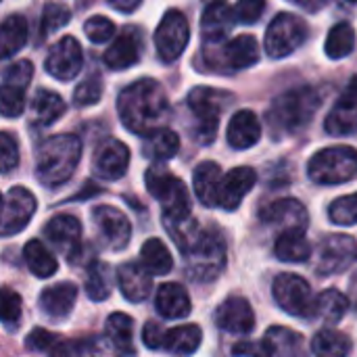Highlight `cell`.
Instances as JSON below:
<instances>
[{
	"label": "cell",
	"instance_id": "obj_2",
	"mask_svg": "<svg viewBox=\"0 0 357 357\" xmlns=\"http://www.w3.org/2000/svg\"><path fill=\"white\" fill-rule=\"evenodd\" d=\"M82 157V142L73 134H59L44 140L36 155V176L44 186H61L75 172Z\"/></svg>",
	"mask_w": 357,
	"mask_h": 357
},
{
	"label": "cell",
	"instance_id": "obj_21",
	"mask_svg": "<svg viewBox=\"0 0 357 357\" xmlns=\"http://www.w3.org/2000/svg\"><path fill=\"white\" fill-rule=\"evenodd\" d=\"M77 301V287L73 282H59L48 287L40 295V310L52 320H63L71 314Z\"/></svg>",
	"mask_w": 357,
	"mask_h": 357
},
{
	"label": "cell",
	"instance_id": "obj_25",
	"mask_svg": "<svg viewBox=\"0 0 357 357\" xmlns=\"http://www.w3.org/2000/svg\"><path fill=\"white\" fill-rule=\"evenodd\" d=\"M157 312L167 320H182L190 314V297L184 291V287L176 282L161 284L155 297Z\"/></svg>",
	"mask_w": 357,
	"mask_h": 357
},
{
	"label": "cell",
	"instance_id": "obj_45",
	"mask_svg": "<svg viewBox=\"0 0 357 357\" xmlns=\"http://www.w3.org/2000/svg\"><path fill=\"white\" fill-rule=\"evenodd\" d=\"M71 19V13L67 6L63 4H46L44 6V13H42V21H40V36L46 38L48 33L61 29L63 25H67Z\"/></svg>",
	"mask_w": 357,
	"mask_h": 357
},
{
	"label": "cell",
	"instance_id": "obj_23",
	"mask_svg": "<svg viewBox=\"0 0 357 357\" xmlns=\"http://www.w3.org/2000/svg\"><path fill=\"white\" fill-rule=\"evenodd\" d=\"M261 138V126L259 119L253 111L243 109L232 115L228 123V144L236 151L251 149L259 142Z\"/></svg>",
	"mask_w": 357,
	"mask_h": 357
},
{
	"label": "cell",
	"instance_id": "obj_36",
	"mask_svg": "<svg viewBox=\"0 0 357 357\" xmlns=\"http://www.w3.org/2000/svg\"><path fill=\"white\" fill-rule=\"evenodd\" d=\"M312 351L316 357H347L351 354V339L339 331L324 328L312 339Z\"/></svg>",
	"mask_w": 357,
	"mask_h": 357
},
{
	"label": "cell",
	"instance_id": "obj_57",
	"mask_svg": "<svg viewBox=\"0 0 357 357\" xmlns=\"http://www.w3.org/2000/svg\"><path fill=\"white\" fill-rule=\"evenodd\" d=\"M289 2H293V4H297V6H301L303 10H310V13L320 10L326 4V0H289Z\"/></svg>",
	"mask_w": 357,
	"mask_h": 357
},
{
	"label": "cell",
	"instance_id": "obj_44",
	"mask_svg": "<svg viewBox=\"0 0 357 357\" xmlns=\"http://www.w3.org/2000/svg\"><path fill=\"white\" fill-rule=\"evenodd\" d=\"M21 297L8 287H0V322L6 326H15L21 320Z\"/></svg>",
	"mask_w": 357,
	"mask_h": 357
},
{
	"label": "cell",
	"instance_id": "obj_18",
	"mask_svg": "<svg viewBox=\"0 0 357 357\" xmlns=\"http://www.w3.org/2000/svg\"><path fill=\"white\" fill-rule=\"evenodd\" d=\"M215 324L232 335H249L255 328V314L247 299L230 297L218 307Z\"/></svg>",
	"mask_w": 357,
	"mask_h": 357
},
{
	"label": "cell",
	"instance_id": "obj_4",
	"mask_svg": "<svg viewBox=\"0 0 357 357\" xmlns=\"http://www.w3.org/2000/svg\"><path fill=\"white\" fill-rule=\"evenodd\" d=\"M184 255L188 276L197 282H209L218 278L226 266V243L218 230L209 228L201 232L199 241Z\"/></svg>",
	"mask_w": 357,
	"mask_h": 357
},
{
	"label": "cell",
	"instance_id": "obj_27",
	"mask_svg": "<svg viewBox=\"0 0 357 357\" xmlns=\"http://www.w3.org/2000/svg\"><path fill=\"white\" fill-rule=\"evenodd\" d=\"M201 341H203L201 328L197 324H184V326H176L172 331H165L161 347L172 356L188 357L201 347Z\"/></svg>",
	"mask_w": 357,
	"mask_h": 357
},
{
	"label": "cell",
	"instance_id": "obj_55",
	"mask_svg": "<svg viewBox=\"0 0 357 357\" xmlns=\"http://www.w3.org/2000/svg\"><path fill=\"white\" fill-rule=\"evenodd\" d=\"M94 357H128L123 356L121 351H117L107 339H102V341H98L96 345H94Z\"/></svg>",
	"mask_w": 357,
	"mask_h": 357
},
{
	"label": "cell",
	"instance_id": "obj_11",
	"mask_svg": "<svg viewBox=\"0 0 357 357\" xmlns=\"http://www.w3.org/2000/svg\"><path fill=\"white\" fill-rule=\"evenodd\" d=\"M357 259L356 241L347 234L326 236L316 253V272L320 276H335L345 272Z\"/></svg>",
	"mask_w": 357,
	"mask_h": 357
},
{
	"label": "cell",
	"instance_id": "obj_28",
	"mask_svg": "<svg viewBox=\"0 0 357 357\" xmlns=\"http://www.w3.org/2000/svg\"><path fill=\"white\" fill-rule=\"evenodd\" d=\"M222 182V169L213 161H203L192 176L197 199L205 207H218V188Z\"/></svg>",
	"mask_w": 357,
	"mask_h": 357
},
{
	"label": "cell",
	"instance_id": "obj_38",
	"mask_svg": "<svg viewBox=\"0 0 357 357\" xmlns=\"http://www.w3.org/2000/svg\"><path fill=\"white\" fill-rule=\"evenodd\" d=\"M113 270L102 264V261H94L90 268H88V274H86V284H84V291L88 295V299L92 301H105L109 299L111 291H113Z\"/></svg>",
	"mask_w": 357,
	"mask_h": 357
},
{
	"label": "cell",
	"instance_id": "obj_32",
	"mask_svg": "<svg viewBox=\"0 0 357 357\" xmlns=\"http://www.w3.org/2000/svg\"><path fill=\"white\" fill-rule=\"evenodd\" d=\"M27 42V21L21 15H10L0 23V59H8Z\"/></svg>",
	"mask_w": 357,
	"mask_h": 357
},
{
	"label": "cell",
	"instance_id": "obj_19",
	"mask_svg": "<svg viewBox=\"0 0 357 357\" xmlns=\"http://www.w3.org/2000/svg\"><path fill=\"white\" fill-rule=\"evenodd\" d=\"M44 234L46 238L56 247L61 249L69 259L75 257V253L79 251V238H82V224L77 218L73 215H67V213H61V215H54L46 226H44Z\"/></svg>",
	"mask_w": 357,
	"mask_h": 357
},
{
	"label": "cell",
	"instance_id": "obj_31",
	"mask_svg": "<svg viewBox=\"0 0 357 357\" xmlns=\"http://www.w3.org/2000/svg\"><path fill=\"white\" fill-rule=\"evenodd\" d=\"M347 310H349V299L341 291L328 289L316 297L312 318H318L326 324H337L347 314Z\"/></svg>",
	"mask_w": 357,
	"mask_h": 357
},
{
	"label": "cell",
	"instance_id": "obj_54",
	"mask_svg": "<svg viewBox=\"0 0 357 357\" xmlns=\"http://www.w3.org/2000/svg\"><path fill=\"white\" fill-rule=\"evenodd\" d=\"M48 357H84V349L79 343H73V341H61L56 343Z\"/></svg>",
	"mask_w": 357,
	"mask_h": 357
},
{
	"label": "cell",
	"instance_id": "obj_20",
	"mask_svg": "<svg viewBox=\"0 0 357 357\" xmlns=\"http://www.w3.org/2000/svg\"><path fill=\"white\" fill-rule=\"evenodd\" d=\"M140 52H142V36L138 29L134 27H126L117 40L107 48L105 52V63L111 69H128L132 65H136L140 61Z\"/></svg>",
	"mask_w": 357,
	"mask_h": 357
},
{
	"label": "cell",
	"instance_id": "obj_43",
	"mask_svg": "<svg viewBox=\"0 0 357 357\" xmlns=\"http://www.w3.org/2000/svg\"><path fill=\"white\" fill-rule=\"evenodd\" d=\"M102 96V79L98 73H90L73 92V102L77 107H92Z\"/></svg>",
	"mask_w": 357,
	"mask_h": 357
},
{
	"label": "cell",
	"instance_id": "obj_9",
	"mask_svg": "<svg viewBox=\"0 0 357 357\" xmlns=\"http://www.w3.org/2000/svg\"><path fill=\"white\" fill-rule=\"evenodd\" d=\"M272 291L282 312L295 318H312L316 297L305 278L297 274H278L272 284Z\"/></svg>",
	"mask_w": 357,
	"mask_h": 357
},
{
	"label": "cell",
	"instance_id": "obj_1",
	"mask_svg": "<svg viewBox=\"0 0 357 357\" xmlns=\"http://www.w3.org/2000/svg\"><path fill=\"white\" fill-rule=\"evenodd\" d=\"M121 123L140 136H149L163 128L169 102L163 86L155 79H140L123 88L117 98Z\"/></svg>",
	"mask_w": 357,
	"mask_h": 357
},
{
	"label": "cell",
	"instance_id": "obj_53",
	"mask_svg": "<svg viewBox=\"0 0 357 357\" xmlns=\"http://www.w3.org/2000/svg\"><path fill=\"white\" fill-rule=\"evenodd\" d=\"M232 354L238 357H270L268 356V349L261 343H253V341H243V343H236Z\"/></svg>",
	"mask_w": 357,
	"mask_h": 357
},
{
	"label": "cell",
	"instance_id": "obj_6",
	"mask_svg": "<svg viewBox=\"0 0 357 357\" xmlns=\"http://www.w3.org/2000/svg\"><path fill=\"white\" fill-rule=\"evenodd\" d=\"M146 188L161 203L163 218H186L190 215V197L180 178L163 167H151L146 172Z\"/></svg>",
	"mask_w": 357,
	"mask_h": 357
},
{
	"label": "cell",
	"instance_id": "obj_60",
	"mask_svg": "<svg viewBox=\"0 0 357 357\" xmlns=\"http://www.w3.org/2000/svg\"><path fill=\"white\" fill-rule=\"evenodd\" d=\"M349 2H357V0H349Z\"/></svg>",
	"mask_w": 357,
	"mask_h": 357
},
{
	"label": "cell",
	"instance_id": "obj_22",
	"mask_svg": "<svg viewBox=\"0 0 357 357\" xmlns=\"http://www.w3.org/2000/svg\"><path fill=\"white\" fill-rule=\"evenodd\" d=\"M115 278L121 289V295L132 303H140L151 295L153 282H151V274L146 272L144 266H138L134 261L123 264V266H119Z\"/></svg>",
	"mask_w": 357,
	"mask_h": 357
},
{
	"label": "cell",
	"instance_id": "obj_12",
	"mask_svg": "<svg viewBox=\"0 0 357 357\" xmlns=\"http://www.w3.org/2000/svg\"><path fill=\"white\" fill-rule=\"evenodd\" d=\"M36 213V197L23 188L15 186L6 195V203L0 211V236H13L21 232Z\"/></svg>",
	"mask_w": 357,
	"mask_h": 357
},
{
	"label": "cell",
	"instance_id": "obj_29",
	"mask_svg": "<svg viewBox=\"0 0 357 357\" xmlns=\"http://www.w3.org/2000/svg\"><path fill=\"white\" fill-rule=\"evenodd\" d=\"M65 113V100L50 90H38L31 102V119L36 126H52Z\"/></svg>",
	"mask_w": 357,
	"mask_h": 357
},
{
	"label": "cell",
	"instance_id": "obj_56",
	"mask_svg": "<svg viewBox=\"0 0 357 357\" xmlns=\"http://www.w3.org/2000/svg\"><path fill=\"white\" fill-rule=\"evenodd\" d=\"M140 2H142V0H109V4H111L113 8L121 10V13H132L134 8L140 6Z\"/></svg>",
	"mask_w": 357,
	"mask_h": 357
},
{
	"label": "cell",
	"instance_id": "obj_33",
	"mask_svg": "<svg viewBox=\"0 0 357 357\" xmlns=\"http://www.w3.org/2000/svg\"><path fill=\"white\" fill-rule=\"evenodd\" d=\"M107 341L123 356H134V322L126 314H111L107 320Z\"/></svg>",
	"mask_w": 357,
	"mask_h": 357
},
{
	"label": "cell",
	"instance_id": "obj_17",
	"mask_svg": "<svg viewBox=\"0 0 357 357\" xmlns=\"http://www.w3.org/2000/svg\"><path fill=\"white\" fill-rule=\"evenodd\" d=\"M257 174L253 167H234L226 176H222L220 188H218V207L226 211H234L243 199L249 195V190L255 186Z\"/></svg>",
	"mask_w": 357,
	"mask_h": 357
},
{
	"label": "cell",
	"instance_id": "obj_58",
	"mask_svg": "<svg viewBox=\"0 0 357 357\" xmlns=\"http://www.w3.org/2000/svg\"><path fill=\"white\" fill-rule=\"evenodd\" d=\"M2 205H4V199H2V195H0V211H2Z\"/></svg>",
	"mask_w": 357,
	"mask_h": 357
},
{
	"label": "cell",
	"instance_id": "obj_5",
	"mask_svg": "<svg viewBox=\"0 0 357 357\" xmlns=\"http://www.w3.org/2000/svg\"><path fill=\"white\" fill-rule=\"evenodd\" d=\"M307 174L316 184H343L357 176V151L354 146H328L318 151L310 163Z\"/></svg>",
	"mask_w": 357,
	"mask_h": 357
},
{
	"label": "cell",
	"instance_id": "obj_34",
	"mask_svg": "<svg viewBox=\"0 0 357 357\" xmlns=\"http://www.w3.org/2000/svg\"><path fill=\"white\" fill-rule=\"evenodd\" d=\"M224 59L232 69H247L259 61V46L253 36H236L226 44Z\"/></svg>",
	"mask_w": 357,
	"mask_h": 357
},
{
	"label": "cell",
	"instance_id": "obj_46",
	"mask_svg": "<svg viewBox=\"0 0 357 357\" xmlns=\"http://www.w3.org/2000/svg\"><path fill=\"white\" fill-rule=\"evenodd\" d=\"M25 109V90L15 86H0V115L19 117Z\"/></svg>",
	"mask_w": 357,
	"mask_h": 357
},
{
	"label": "cell",
	"instance_id": "obj_8",
	"mask_svg": "<svg viewBox=\"0 0 357 357\" xmlns=\"http://www.w3.org/2000/svg\"><path fill=\"white\" fill-rule=\"evenodd\" d=\"M222 98H224L222 92L213 88H205V86H199L190 90L188 94V107L197 119L195 136L201 144H211L218 134L220 113H222V102H224Z\"/></svg>",
	"mask_w": 357,
	"mask_h": 357
},
{
	"label": "cell",
	"instance_id": "obj_41",
	"mask_svg": "<svg viewBox=\"0 0 357 357\" xmlns=\"http://www.w3.org/2000/svg\"><path fill=\"white\" fill-rule=\"evenodd\" d=\"M356 48V31L349 23H337L326 38L324 50L331 59H343L347 54H351V50Z\"/></svg>",
	"mask_w": 357,
	"mask_h": 357
},
{
	"label": "cell",
	"instance_id": "obj_10",
	"mask_svg": "<svg viewBox=\"0 0 357 357\" xmlns=\"http://www.w3.org/2000/svg\"><path fill=\"white\" fill-rule=\"evenodd\" d=\"M190 38V27H188V19L184 17V13L172 8L163 15L157 31H155V46H157V54L163 63H172L176 61Z\"/></svg>",
	"mask_w": 357,
	"mask_h": 357
},
{
	"label": "cell",
	"instance_id": "obj_47",
	"mask_svg": "<svg viewBox=\"0 0 357 357\" xmlns=\"http://www.w3.org/2000/svg\"><path fill=\"white\" fill-rule=\"evenodd\" d=\"M84 33L90 42L94 44H102L107 42L113 33H115V25L113 21H109L107 17H90L84 23Z\"/></svg>",
	"mask_w": 357,
	"mask_h": 357
},
{
	"label": "cell",
	"instance_id": "obj_7",
	"mask_svg": "<svg viewBox=\"0 0 357 357\" xmlns=\"http://www.w3.org/2000/svg\"><path fill=\"white\" fill-rule=\"evenodd\" d=\"M310 36L307 23L291 13H280L266 31V52L272 59L293 54Z\"/></svg>",
	"mask_w": 357,
	"mask_h": 357
},
{
	"label": "cell",
	"instance_id": "obj_48",
	"mask_svg": "<svg viewBox=\"0 0 357 357\" xmlns=\"http://www.w3.org/2000/svg\"><path fill=\"white\" fill-rule=\"evenodd\" d=\"M264 10H266V0H238L236 6L232 8L234 21L245 23V25L257 23L261 19Z\"/></svg>",
	"mask_w": 357,
	"mask_h": 357
},
{
	"label": "cell",
	"instance_id": "obj_15",
	"mask_svg": "<svg viewBox=\"0 0 357 357\" xmlns=\"http://www.w3.org/2000/svg\"><path fill=\"white\" fill-rule=\"evenodd\" d=\"M261 222L268 226H276L282 232H305L310 218L301 201L297 199H280L272 205H268L259 213Z\"/></svg>",
	"mask_w": 357,
	"mask_h": 357
},
{
	"label": "cell",
	"instance_id": "obj_50",
	"mask_svg": "<svg viewBox=\"0 0 357 357\" xmlns=\"http://www.w3.org/2000/svg\"><path fill=\"white\" fill-rule=\"evenodd\" d=\"M31 75H33V65L29 61H17L6 69L4 82H6V86H15L19 90H25L31 82Z\"/></svg>",
	"mask_w": 357,
	"mask_h": 357
},
{
	"label": "cell",
	"instance_id": "obj_35",
	"mask_svg": "<svg viewBox=\"0 0 357 357\" xmlns=\"http://www.w3.org/2000/svg\"><path fill=\"white\" fill-rule=\"evenodd\" d=\"M23 259H25L29 272L33 276H38V278H50L56 272V268H59V264H56L54 255L50 253V249L42 241H38V238H33V241H29L25 245Z\"/></svg>",
	"mask_w": 357,
	"mask_h": 357
},
{
	"label": "cell",
	"instance_id": "obj_59",
	"mask_svg": "<svg viewBox=\"0 0 357 357\" xmlns=\"http://www.w3.org/2000/svg\"><path fill=\"white\" fill-rule=\"evenodd\" d=\"M205 2H209V4H211V2H224V0H205Z\"/></svg>",
	"mask_w": 357,
	"mask_h": 357
},
{
	"label": "cell",
	"instance_id": "obj_24",
	"mask_svg": "<svg viewBox=\"0 0 357 357\" xmlns=\"http://www.w3.org/2000/svg\"><path fill=\"white\" fill-rule=\"evenodd\" d=\"M264 345L270 357H307L303 337L284 326L268 328L264 337Z\"/></svg>",
	"mask_w": 357,
	"mask_h": 357
},
{
	"label": "cell",
	"instance_id": "obj_37",
	"mask_svg": "<svg viewBox=\"0 0 357 357\" xmlns=\"http://www.w3.org/2000/svg\"><path fill=\"white\" fill-rule=\"evenodd\" d=\"M326 132L333 136H349L357 132V102L341 100L333 107L324 123Z\"/></svg>",
	"mask_w": 357,
	"mask_h": 357
},
{
	"label": "cell",
	"instance_id": "obj_49",
	"mask_svg": "<svg viewBox=\"0 0 357 357\" xmlns=\"http://www.w3.org/2000/svg\"><path fill=\"white\" fill-rule=\"evenodd\" d=\"M19 163L17 140L8 132H0V174H8Z\"/></svg>",
	"mask_w": 357,
	"mask_h": 357
},
{
	"label": "cell",
	"instance_id": "obj_16",
	"mask_svg": "<svg viewBox=\"0 0 357 357\" xmlns=\"http://www.w3.org/2000/svg\"><path fill=\"white\" fill-rule=\"evenodd\" d=\"M92 220L113 251H121L128 247L130 236H132V226H130V220L119 209H115L111 205L94 207Z\"/></svg>",
	"mask_w": 357,
	"mask_h": 357
},
{
	"label": "cell",
	"instance_id": "obj_40",
	"mask_svg": "<svg viewBox=\"0 0 357 357\" xmlns=\"http://www.w3.org/2000/svg\"><path fill=\"white\" fill-rule=\"evenodd\" d=\"M144 155L151 157V159H157V161H167L172 159L178 149H180V138L176 132L167 130V128H161L149 136H144Z\"/></svg>",
	"mask_w": 357,
	"mask_h": 357
},
{
	"label": "cell",
	"instance_id": "obj_26",
	"mask_svg": "<svg viewBox=\"0 0 357 357\" xmlns=\"http://www.w3.org/2000/svg\"><path fill=\"white\" fill-rule=\"evenodd\" d=\"M234 23V13L226 2H211L201 17V31L205 40L220 42L228 36Z\"/></svg>",
	"mask_w": 357,
	"mask_h": 357
},
{
	"label": "cell",
	"instance_id": "obj_39",
	"mask_svg": "<svg viewBox=\"0 0 357 357\" xmlns=\"http://www.w3.org/2000/svg\"><path fill=\"white\" fill-rule=\"evenodd\" d=\"M140 257H142V266L146 268V272L155 276L169 274V270L174 268L172 253L159 238H149L140 249Z\"/></svg>",
	"mask_w": 357,
	"mask_h": 357
},
{
	"label": "cell",
	"instance_id": "obj_42",
	"mask_svg": "<svg viewBox=\"0 0 357 357\" xmlns=\"http://www.w3.org/2000/svg\"><path fill=\"white\" fill-rule=\"evenodd\" d=\"M328 218L333 224H339V226L357 224V192L337 199L328 209Z\"/></svg>",
	"mask_w": 357,
	"mask_h": 357
},
{
	"label": "cell",
	"instance_id": "obj_51",
	"mask_svg": "<svg viewBox=\"0 0 357 357\" xmlns=\"http://www.w3.org/2000/svg\"><path fill=\"white\" fill-rule=\"evenodd\" d=\"M56 335H52V333H48V331H44V328H36V331H31L29 335H27V339H25V345H27V349H36V351H50L54 345H56Z\"/></svg>",
	"mask_w": 357,
	"mask_h": 357
},
{
	"label": "cell",
	"instance_id": "obj_13",
	"mask_svg": "<svg viewBox=\"0 0 357 357\" xmlns=\"http://www.w3.org/2000/svg\"><path fill=\"white\" fill-rule=\"evenodd\" d=\"M82 65H84V56H82L79 42L71 36L61 38L46 56V71L63 82L73 79L82 71Z\"/></svg>",
	"mask_w": 357,
	"mask_h": 357
},
{
	"label": "cell",
	"instance_id": "obj_3",
	"mask_svg": "<svg viewBox=\"0 0 357 357\" xmlns=\"http://www.w3.org/2000/svg\"><path fill=\"white\" fill-rule=\"evenodd\" d=\"M322 105V96L312 86H299L276 96L268 111V123L278 134L301 132Z\"/></svg>",
	"mask_w": 357,
	"mask_h": 357
},
{
	"label": "cell",
	"instance_id": "obj_52",
	"mask_svg": "<svg viewBox=\"0 0 357 357\" xmlns=\"http://www.w3.org/2000/svg\"><path fill=\"white\" fill-rule=\"evenodd\" d=\"M163 335L165 331L157 322H149L142 331V341L149 349H159L163 345Z\"/></svg>",
	"mask_w": 357,
	"mask_h": 357
},
{
	"label": "cell",
	"instance_id": "obj_14",
	"mask_svg": "<svg viewBox=\"0 0 357 357\" xmlns=\"http://www.w3.org/2000/svg\"><path fill=\"white\" fill-rule=\"evenodd\" d=\"M130 165V149L115 138L98 144L92 157V172L102 180H119Z\"/></svg>",
	"mask_w": 357,
	"mask_h": 357
},
{
	"label": "cell",
	"instance_id": "obj_30",
	"mask_svg": "<svg viewBox=\"0 0 357 357\" xmlns=\"http://www.w3.org/2000/svg\"><path fill=\"white\" fill-rule=\"evenodd\" d=\"M274 253L284 264H303L312 255V247L305 232H280L274 245Z\"/></svg>",
	"mask_w": 357,
	"mask_h": 357
}]
</instances>
